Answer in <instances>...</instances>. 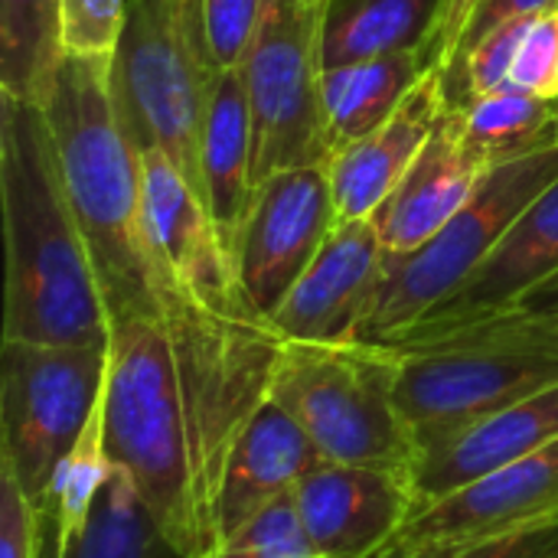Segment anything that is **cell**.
Listing matches in <instances>:
<instances>
[{
	"mask_svg": "<svg viewBox=\"0 0 558 558\" xmlns=\"http://www.w3.org/2000/svg\"><path fill=\"white\" fill-rule=\"evenodd\" d=\"M65 56L62 0H0V95L43 108Z\"/></svg>",
	"mask_w": 558,
	"mask_h": 558,
	"instance_id": "obj_23",
	"label": "cell"
},
{
	"mask_svg": "<svg viewBox=\"0 0 558 558\" xmlns=\"http://www.w3.org/2000/svg\"><path fill=\"white\" fill-rule=\"evenodd\" d=\"M131 0H62L65 52L82 59L111 62Z\"/></svg>",
	"mask_w": 558,
	"mask_h": 558,
	"instance_id": "obj_28",
	"label": "cell"
},
{
	"mask_svg": "<svg viewBox=\"0 0 558 558\" xmlns=\"http://www.w3.org/2000/svg\"><path fill=\"white\" fill-rule=\"evenodd\" d=\"M556 180L558 144L530 157L497 163L484 173L474 196L435 239L405 255L386 252L379 298L360 343L386 340L428 317L490 258V252L523 219L536 196Z\"/></svg>",
	"mask_w": 558,
	"mask_h": 558,
	"instance_id": "obj_7",
	"label": "cell"
},
{
	"mask_svg": "<svg viewBox=\"0 0 558 558\" xmlns=\"http://www.w3.org/2000/svg\"><path fill=\"white\" fill-rule=\"evenodd\" d=\"M108 474H111V458H108V445H105V392H101L98 409L92 412L78 441L72 445L65 461L59 464V471L49 484L46 504L39 510V517L56 533L59 553L82 530V523H85L101 484L108 481Z\"/></svg>",
	"mask_w": 558,
	"mask_h": 558,
	"instance_id": "obj_26",
	"label": "cell"
},
{
	"mask_svg": "<svg viewBox=\"0 0 558 558\" xmlns=\"http://www.w3.org/2000/svg\"><path fill=\"white\" fill-rule=\"evenodd\" d=\"M425 72H428V59L422 49L327 69L324 105H327L333 154L366 137L383 121H389Z\"/></svg>",
	"mask_w": 558,
	"mask_h": 558,
	"instance_id": "obj_22",
	"label": "cell"
},
{
	"mask_svg": "<svg viewBox=\"0 0 558 558\" xmlns=\"http://www.w3.org/2000/svg\"><path fill=\"white\" fill-rule=\"evenodd\" d=\"M396 373L379 343H284L268 396L324 461L412 474L418 448L396 402Z\"/></svg>",
	"mask_w": 558,
	"mask_h": 558,
	"instance_id": "obj_6",
	"label": "cell"
},
{
	"mask_svg": "<svg viewBox=\"0 0 558 558\" xmlns=\"http://www.w3.org/2000/svg\"><path fill=\"white\" fill-rule=\"evenodd\" d=\"M252 157H255V144H252V108H248L245 72L242 65L222 69L203 134V203L229 255L235 252L239 229L255 196Z\"/></svg>",
	"mask_w": 558,
	"mask_h": 558,
	"instance_id": "obj_20",
	"label": "cell"
},
{
	"mask_svg": "<svg viewBox=\"0 0 558 558\" xmlns=\"http://www.w3.org/2000/svg\"><path fill=\"white\" fill-rule=\"evenodd\" d=\"M558 520V441L412 513L379 558H415Z\"/></svg>",
	"mask_w": 558,
	"mask_h": 558,
	"instance_id": "obj_12",
	"label": "cell"
},
{
	"mask_svg": "<svg viewBox=\"0 0 558 558\" xmlns=\"http://www.w3.org/2000/svg\"><path fill=\"white\" fill-rule=\"evenodd\" d=\"M3 340L108 350L111 320L43 108L0 95Z\"/></svg>",
	"mask_w": 558,
	"mask_h": 558,
	"instance_id": "obj_2",
	"label": "cell"
},
{
	"mask_svg": "<svg viewBox=\"0 0 558 558\" xmlns=\"http://www.w3.org/2000/svg\"><path fill=\"white\" fill-rule=\"evenodd\" d=\"M558 271V180L546 186L490 258L428 317H468L517 304ZM422 317V320H428Z\"/></svg>",
	"mask_w": 558,
	"mask_h": 558,
	"instance_id": "obj_19",
	"label": "cell"
},
{
	"mask_svg": "<svg viewBox=\"0 0 558 558\" xmlns=\"http://www.w3.org/2000/svg\"><path fill=\"white\" fill-rule=\"evenodd\" d=\"M39 558H62L59 543H56V533H52V526L43 517H39Z\"/></svg>",
	"mask_w": 558,
	"mask_h": 558,
	"instance_id": "obj_36",
	"label": "cell"
},
{
	"mask_svg": "<svg viewBox=\"0 0 558 558\" xmlns=\"http://www.w3.org/2000/svg\"><path fill=\"white\" fill-rule=\"evenodd\" d=\"M481 0H445L441 3V16H438V26H435V36L425 49V59H428V69L448 75V69L454 65L458 52H461V43H464V33L471 26V16L477 10Z\"/></svg>",
	"mask_w": 558,
	"mask_h": 558,
	"instance_id": "obj_33",
	"label": "cell"
},
{
	"mask_svg": "<svg viewBox=\"0 0 558 558\" xmlns=\"http://www.w3.org/2000/svg\"><path fill=\"white\" fill-rule=\"evenodd\" d=\"M558 0H481L474 16H471V26L464 33V43H461V52L458 59L474 46L481 43L487 33H494L497 26L510 23V20H523V16H536V13H546V10H556ZM454 59V62H458ZM451 72V69H448Z\"/></svg>",
	"mask_w": 558,
	"mask_h": 558,
	"instance_id": "obj_34",
	"label": "cell"
},
{
	"mask_svg": "<svg viewBox=\"0 0 558 558\" xmlns=\"http://www.w3.org/2000/svg\"><path fill=\"white\" fill-rule=\"evenodd\" d=\"M206 558H320L298 517L294 494L268 504L248 523L219 539Z\"/></svg>",
	"mask_w": 558,
	"mask_h": 558,
	"instance_id": "obj_27",
	"label": "cell"
},
{
	"mask_svg": "<svg viewBox=\"0 0 558 558\" xmlns=\"http://www.w3.org/2000/svg\"><path fill=\"white\" fill-rule=\"evenodd\" d=\"M108 350L3 340L0 353V458L23 494L46 504L49 484L101 402Z\"/></svg>",
	"mask_w": 558,
	"mask_h": 558,
	"instance_id": "obj_9",
	"label": "cell"
},
{
	"mask_svg": "<svg viewBox=\"0 0 558 558\" xmlns=\"http://www.w3.org/2000/svg\"><path fill=\"white\" fill-rule=\"evenodd\" d=\"M219 72L203 0H131L108 65L118 121L141 154L160 150L199 199L203 134Z\"/></svg>",
	"mask_w": 558,
	"mask_h": 558,
	"instance_id": "obj_5",
	"label": "cell"
},
{
	"mask_svg": "<svg viewBox=\"0 0 558 558\" xmlns=\"http://www.w3.org/2000/svg\"><path fill=\"white\" fill-rule=\"evenodd\" d=\"M327 0H268L242 62L252 108V180L294 167H330L333 144L324 105Z\"/></svg>",
	"mask_w": 558,
	"mask_h": 558,
	"instance_id": "obj_8",
	"label": "cell"
},
{
	"mask_svg": "<svg viewBox=\"0 0 558 558\" xmlns=\"http://www.w3.org/2000/svg\"><path fill=\"white\" fill-rule=\"evenodd\" d=\"M517 304L526 307V311L546 314V317H558V271L549 275L546 281H539L533 291H526Z\"/></svg>",
	"mask_w": 558,
	"mask_h": 558,
	"instance_id": "obj_35",
	"label": "cell"
},
{
	"mask_svg": "<svg viewBox=\"0 0 558 558\" xmlns=\"http://www.w3.org/2000/svg\"><path fill=\"white\" fill-rule=\"evenodd\" d=\"M320 461L324 458L307 432L268 396L242 425L226 458L216 507L219 539L248 523L268 504L294 494Z\"/></svg>",
	"mask_w": 558,
	"mask_h": 558,
	"instance_id": "obj_17",
	"label": "cell"
},
{
	"mask_svg": "<svg viewBox=\"0 0 558 558\" xmlns=\"http://www.w3.org/2000/svg\"><path fill=\"white\" fill-rule=\"evenodd\" d=\"M487 170L468 144L461 108H448L405 177L369 216L383 248L392 255L422 248L458 216Z\"/></svg>",
	"mask_w": 558,
	"mask_h": 558,
	"instance_id": "obj_15",
	"label": "cell"
},
{
	"mask_svg": "<svg viewBox=\"0 0 558 558\" xmlns=\"http://www.w3.org/2000/svg\"><path fill=\"white\" fill-rule=\"evenodd\" d=\"M108 65L101 59L65 56L43 114L108 320H160V278L144 235L141 150L118 121Z\"/></svg>",
	"mask_w": 558,
	"mask_h": 558,
	"instance_id": "obj_3",
	"label": "cell"
},
{
	"mask_svg": "<svg viewBox=\"0 0 558 558\" xmlns=\"http://www.w3.org/2000/svg\"><path fill=\"white\" fill-rule=\"evenodd\" d=\"M144 235L157 262L160 304L180 298L222 317H262L219 239V229L186 183V177L160 154L144 150Z\"/></svg>",
	"mask_w": 558,
	"mask_h": 558,
	"instance_id": "obj_10",
	"label": "cell"
},
{
	"mask_svg": "<svg viewBox=\"0 0 558 558\" xmlns=\"http://www.w3.org/2000/svg\"><path fill=\"white\" fill-rule=\"evenodd\" d=\"M445 0H327L324 69L428 49Z\"/></svg>",
	"mask_w": 558,
	"mask_h": 558,
	"instance_id": "obj_21",
	"label": "cell"
},
{
	"mask_svg": "<svg viewBox=\"0 0 558 558\" xmlns=\"http://www.w3.org/2000/svg\"><path fill=\"white\" fill-rule=\"evenodd\" d=\"M471 150L487 163H507L558 144V101L536 98L513 85L461 105Z\"/></svg>",
	"mask_w": 558,
	"mask_h": 558,
	"instance_id": "obj_25",
	"label": "cell"
},
{
	"mask_svg": "<svg viewBox=\"0 0 558 558\" xmlns=\"http://www.w3.org/2000/svg\"><path fill=\"white\" fill-rule=\"evenodd\" d=\"M268 0H203L206 33L219 69H239L258 36Z\"/></svg>",
	"mask_w": 558,
	"mask_h": 558,
	"instance_id": "obj_30",
	"label": "cell"
},
{
	"mask_svg": "<svg viewBox=\"0 0 558 558\" xmlns=\"http://www.w3.org/2000/svg\"><path fill=\"white\" fill-rule=\"evenodd\" d=\"M558 441V386L530 396L461 435L428 448L412 464V490L418 507Z\"/></svg>",
	"mask_w": 558,
	"mask_h": 558,
	"instance_id": "obj_18",
	"label": "cell"
},
{
	"mask_svg": "<svg viewBox=\"0 0 558 558\" xmlns=\"http://www.w3.org/2000/svg\"><path fill=\"white\" fill-rule=\"evenodd\" d=\"M0 558H39V513L0 458Z\"/></svg>",
	"mask_w": 558,
	"mask_h": 558,
	"instance_id": "obj_31",
	"label": "cell"
},
{
	"mask_svg": "<svg viewBox=\"0 0 558 558\" xmlns=\"http://www.w3.org/2000/svg\"><path fill=\"white\" fill-rule=\"evenodd\" d=\"M294 504L320 558H379L418 510L409 474L333 461L294 487Z\"/></svg>",
	"mask_w": 558,
	"mask_h": 558,
	"instance_id": "obj_14",
	"label": "cell"
},
{
	"mask_svg": "<svg viewBox=\"0 0 558 558\" xmlns=\"http://www.w3.org/2000/svg\"><path fill=\"white\" fill-rule=\"evenodd\" d=\"M415 558H558V520Z\"/></svg>",
	"mask_w": 558,
	"mask_h": 558,
	"instance_id": "obj_32",
	"label": "cell"
},
{
	"mask_svg": "<svg viewBox=\"0 0 558 558\" xmlns=\"http://www.w3.org/2000/svg\"><path fill=\"white\" fill-rule=\"evenodd\" d=\"M337 222L327 167H294L255 183L232 258L252 307L265 320L291 294Z\"/></svg>",
	"mask_w": 558,
	"mask_h": 558,
	"instance_id": "obj_11",
	"label": "cell"
},
{
	"mask_svg": "<svg viewBox=\"0 0 558 558\" xmlns=\"http://www.w3.org/2000/svg\"><path fill=\"white\" fill-rule=\"evenodd\" d=\"M448 108L445 75L428 69L389 121L333 154L327 170L340 222L369 219L379 209V203L422 154Z\"/></svg>",
	"mask_w": 558,
	"mask_h": 558,
	"instance_id": "obj_16",
	"label": "cell"
},
{
	"mask_svg": "<svg viewBox=\"0 0 558 558\" xmlns=\"http://www.w3.org/2000/svg\"><path fill=\"white\" fill-rule=\"evenodd\" d=\"M510 85L558 101V7L530 20L510 69Z\"/></svg>",
	"mask_w": 558,
	"mask_h": 558,
	"instance_id": "obj_29",
	"label": "cell"
},
{
	"mask_svg": "<svg viewBox=\"0 0 558 558\" xmlns=\"http://www.w3.org/2000/svg\"><path fill=\"white\" fill-rule=\"evenodd\" d=\"M386 271L373 219H343L271 314L284 343H360Z\"/></svg>",
	"mask_w": 558,
	"mask_h": 558,
	"instance_id": "obj_13",
	"label": "cell"
},
{
	"mask_svg": "<svg viewBox=\"0 0 558 558\" xmlns=\"http://www.w3.org/2000/svg\"><path fill=\"white\" fill-rule=\"evenodd\" d=\"M376 343L396 356V402L418 454L558 386V317L520 304L428 317Z\"/></svg>",
	"mask_w": 558,
	"mask_h": 558,
	"instance_id": "obj_4",
	"label": "cell"
},
{
	"mask_svg": "<svg viewBox=\"0 0 558 558\" xmlns=\"http://www.w3.org/2000/svg\"><path fill=\"white\" fill-rule=\"evenodd\" d=\"M284 340L265 317L163 301V317L111 320L105 445L186 558L219 546L222 468L268 399Z\"/></svg>",
	"mask_w": 558,
	"mask_h": 558,
	"instance_id": "obj_1",
	"label": "cell"
},
{
	"mask_svg": "<svg viewBox=\"0 0 558 558\" xmlns=\"http://www.w3.org/2000/svg\"><path fill=\"white\" fill-rule=\"evenodd\" d=\"M62 558H186L160 530L131 477L111 464L82 530L62 549Z\"/></svg>",
	"mask_w": 558,
	"mask_h": 558,
	"instance_id": "obj_24",
	"label": "cell"
}]
</instances>
